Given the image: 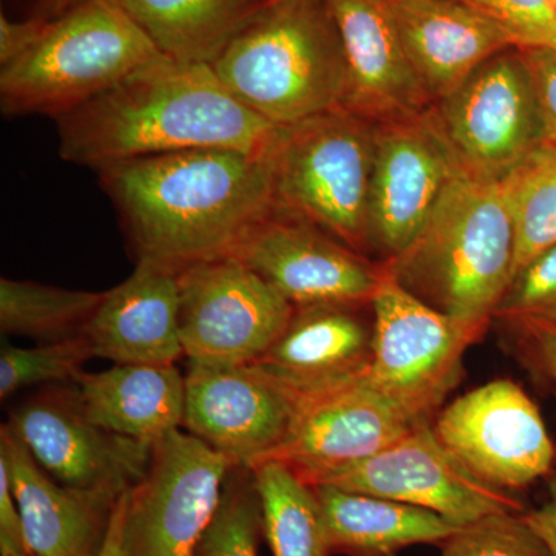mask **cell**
Listing matches in <instances>:
<instances>
[{"label":"cell","instance_id":"6da1fadb","mask_svg":"<svg viewBox=\"0 0 556 556\" xmlns=\"http://www.w3.org/2000/svg\"><path fill=\"white\" fill-rule=\"evenodd\" d=\"M138 260L179 269L229 255L274 211L265 156L200 149L94 170Z\"/></svg>","mask_w":556,"mask_h":556},{"label":"cell","instance_id":"7a4b0ae2","mask_svg":"<svg viewBox=\"0 0 556 556\" xmlns=\"http://www.w3.org/2000/svg\"><path fill=\"white\" fill-rule=\"evenodd\" d=\"M56 123L61 159L93 170L186 150L266 156L280 129L241 104L211 64L163 54Z\"/></svg>","mask_w":556,"mask_h":556},{"label":"cell","instance_id":"3957f363","mask_svg":"<svg viewBox=\"0 0 556 556\" xmlns=\"http://www.w3.org/2000/svg\"><path fill=\"white\" fill-rule=\"evenodd\" d=\"M515 248L501 181L459 172L407 251L383 265L431 308L489 328L514 277Z\"/></svg>","mask_w":556,"mask_h":556},{"label":"cell","instance_id":"277c9868","mask_svg":"<svg viewBox=\"0 0 556 556\" xmlns=\"http://www.w3.org/2000/svg\"><path fill=\"white\" fill-rule=\"evenodd\" d=\"M211 67L241 104L276 126L345 104V54L327 0H270Z\"/></svg>","mask_w":556,"mask_h":556},{"label":"cell","instance_id":"5b68a950","mask_svg":"<svg viewBox=\"0 0 556 556\" xmlns=\"http://www.w3.org/2000/svg\"><path fill=\"white\" fill-rule=\"evenodd\" d=\"M159 56L115 2L84 0L50 21L27 54L0 68L2 112L60 119Z\"/></svg>","mask_w":556,"mask_h":556},{"label":"cell","instance_id":"8992f818","mask_svg":"<svg viewBox=\"0 0 556 556\" xmlns=\"http://www.w3.org/2000/svg\"><path fill=\"white\" fill-rule=\"evenodd\" d=\"M375 135L376 124L345 109L280 126L265 156L274 208L369 257Z\"/></svg>","mask_w":556,"mask_h":556},{"label":"cell","instance_id":"52a82bcc","mask_svg":"<svg viewBox=\"0 0 556 556\" xmlns=\"http://www.w3.org/2000/svg\"><path fill=\"white\" fill-rule=\"evenodd\" d=\"M371 309L372 354L365 379L416 422L430 420L455 390L466 351L486 327L431 308L386 265Z\"/></svg>","mask_w":556,"mask_h":556},{"label":"cell","instance_id":"ba28073f","mask_svg":"<svg viewBox=\"0 0 556 556\" xmlns=\"http://www.w3.org/2000/svg\"><path fill=\"white\" fill-rule=\"evenodd\" d=\"M463 174L503 181L543 144L532 79L518 47L495 54L428 110Z\"/></svg>","mask_w":556,"mask_h":556},{"label":"cell","instance_id":"9c48e42d","mask_svg":"<svg viewBox=\"0 0 556 556\" xmlns=\"http://www.w3.org/2000/svg\"><path fill=\"white\" fill-rule=\"evenodd\" d=\"M177 280L179 339L195 364H255L294 314L287 299L233 255L182 266Z\"/></svg>","mask_w":556,"mask_h":556},{"label":"cell","instance_id":"30bf717a","mask_svg":"<svg viewBox=\"0 0 556 556\" xmlns=\"http://www.w3.org/2000/svg\"><path fill=\"white\" fill-rule=\"evenodd\" d=\"M233 467L185 430L156 442L148 473L129 492L127 556H197Z\"/></svg>","mask_w":556,"mask_h":556},{"label":"cell","instance_id":"8fae6325","mask_svg":"<svg viewBox=\"0 0 556 556\" xmlns=\"http://www.w3.org/2000/svg\"><path fill=\"white\" fill-rule=\"evenodd\" d=\"M316 485L427 508L460 527L526 511L510 492L486 484L460 464L439 441L430 420H420L390 447L331 471L311 486Z\"/></svg>","mask_w":556,"mask_h":556},{"label":"cell","instance_id":"7c38bea8","mask_svg":"<svg viewBox=\"0 0 556 556\" xmlns=\"http://www.w3.org/2000/svg\"><path fill=\"white\" fill-rule=\"evenodd\" d=\"M7 424L60 484L110 503L146 477L155 447L91 422L76 388H46L11 409Z\"/></svg>","mask_w":556,"mask_h":556},{"label":"cell","instance_id":"4fadbf2b","mask_svg":"<svg viewBox=\"0 0 556 556\" xmlns=\"http://www.w3.org/2000/svg\"><path fill=\"white\" fill-rule=\"evenodd\" d=\"M433 430L471 473L506 492L533 484L554 467L556 450L540 408L508 379L455 399Z\"/></svg>","mask_w":556,"mask_h":556},{"label":"cell","instance_id":"5bb4252c","mask_svg":"<svg viewBox=\"0 0 556 556\" xmlns=\"http://www.w3.org/2000/svg\"><path fill=\"white\" fill-rule=\"evenodd\" d=\"M229 255L294 308L371 306L383 269L382 262H371L316 226L276 208L257 219Z\"/></svg>","mask_w":556,"mask_h":556},{"label":"cell","instance_id":"9a60e30c","mask_svg":"<svg viewBox=\"0 0 556 556\" xmlns=\"http://www.w3.org/2000/svg\"><path fill=\"white\" fill-rule=\"evenodd\" d=\"M459 172L428 112L376 124L368 236L382 263L407 251Z\"/></svg>","mask_w":556,"mask_h":556},{"label":"cell","instance_id":"2e32d148","mask_svg":"<svg viewBox=\"0 0 556 556\" xmlns=\"http://www.w3.org/2000/svg\"><path fill=\"white\" fill-rule=\"evenodd\" d=\"M182 430L236 467L269 460L287 437L295 396L257 365L212 367L189 362Z\"/></svg>","mask_w":556,"mask_h":556},{"label":"cell","instance_id":"e0dca14e","mask_svg":"<svg viewBox=\"0 0 556 556\" xmlns=\"http://www.w3.org/2000/svg\"><path fill=\"white\" fill-rule=\"evenodd\" d=\"M416 424L369 386L364 376L295 396L287 437L269 460L285 464L313 485L331 471L390 447Z\"/></svg>","mask_w":556,"mask_h":556},{"label":"cell","instance_id":"ac0fdd59","mask_svg":"<svg viewBox=\"0 0 556 556\" xmlns=\"http://www.w3.org/2000/svg\"><path fill=\"white\" fill-rule=\"evenodd\" d=\"M346 64L343 109L372 124L417 118L433 105L387 0H327Z\"/></svg>","mask_w":556,"mask_h":556},{"label":"cell","instance_id":"d6986e66","mask_svg":"<svg viewBox=\"0 0 556 556\" xmlns=\"http://www.w3.org/2000/svg\"><path fill=\"white\" fill-rule=\"evenodd\" d=\"M178 306L177 269L138 260L126 280L104 292L83 334L94 358L115 365H177L186 357Z\"/></svg>","mask_w":556,"mask_h":556},{"label":"cell","instance_id":"ffe728a7","mask_svg":"<svg viewBox=\"0 0 556 556\" xmlns=\"http://www.w3.org/2000/svg\"><path fill=\"white\" fill-rule=\"evenodd\" d=\"M367 306L295 308L288 327L255 364L294 396L318 393L367 375L372 321Z\"/></svg>","mask_w":556,"mask_h":556},{"label":"cell","instance_id":"44dd1931","mask_svg":"<svg viewBox=\"0 0 556 556\" xmlns=\"http://www.w3.org/2000/svg\"><path fill=\"white\" fill-rule=\"evenodd\" d=\"M428 97L444 100L486 60L511 49L503 27L457 0H387Z\"/></svg>","mask_w":556,"mask_h":556},{"label":"cell","instance_id":"7402d4cb","mask_svg":"<svg viewBox=\"0 0 556 556\" xmlns=\"http://www.w3.org/2000/svg\"><path fill=\"white\" fill-rule=\"evenodd\" d=\"M0 464L9 471L20 506L27 555H98L116 503L60 484L9 424L0 427Z\"/></svg>","mask_w":556,"mask_h":556},{"label":"cell","instance_id":"603a6c76","mask_svg":"<svg viewBox=\"0 0 556 556\" xmlns=\"http://www.w3.org/2000/svg\"><path fill=\"white\" fill-rule=\"evenodd\" d=\"M75 386L83 412L110 433L155 445L182 428L186 376L177 365H113L80 372Z\"/></svg>","mask_w":556,"mask_h":556},{"label":"cell","instance_id":"cb8c5ba5","mask_svg":"<svg viewBox=\"0 0 556 556\" xmlns=\"http://www.w3.org/2000/svg\"><path fill=\"white\" fill-rule=\"evenodd\" d=\"M329 554L396 556L415 544H438L460 526L434 511L332 485H316Z\"/></svg>","mask_w":556,"mask_h":556},{"label":"cell","instance_id":"d4e9b609","mask_svg":"<svg viewBox=\"0 0 556 556\" xmlns=\"http://www.w3.org/2000/svg\"><path fill=\"white\" fill-rule=\"evenodd\" d=\"M163 56L212 64L270 0H112Z\"/></svg>","mask_w":556,"mask_h":556},{"label":"cell","instance_id":"484cf974","mask_svg":"<svg viewBox=\"0 0 556 556\" xmlns=\"http://www.w3.org/2000/svg\"><path fill=\"white\" fill-rule=\"evenodd\" d=\"M263 535L274 556H331L314 486L277 460L252 468Z\"/></svg>","mask_w":556,"mask_h":556},{"label":"cell","instance_id":"4316f807","mask_svg":"<svg viewBox=\"0 0 556 556\" xmlns=\"http://www.w3.org/2000/svg\"><path fill=\"white\" fill-rule=\"evenodd\" d=\"M104 292L75 291L31 280L0 278V329L39 342L83 334Z\"/></svg>","mask_w":556,"mask_h":556},{"label":"cell","instance_id":"83f0119b","mask_svg":"<svg viewBox=\"0 0 556 556\" xmlns=\"http://www.w3.org/2000/svg\"><path fill=\"white\" fill-rule=\"evenodd\" d=\"M501 186L514 219L515 277L556 244V148L541 144Z\"/></svg>","mask_w":556,"mask_h":556},{"label":"cell","instance_id":"f1b7e54d","mask_svg":"<svg viewBox=\"0 0 556 556\" xmlns=\"http://www.w3.org/2000/svg\"><path fill=\"white\" fill-rule=\"evenodd\" d=\"M260 535H263L262 507L252 471L233 467L197 556H257Z\"/></svg>","mask_w":556,"mask_h":556},{"label":"cell","instance_id":"f546056e","mask_svg":"<svg viewBox=\"0 0 556 556\" xmlns=\"http://www.w3.org/2000/svg\"><path fill=\"white\" fill-rule=\"evenodd\" d=\"M93 357L89 340L80 334L31 348L3 345L0 351V399L27 388L64 383L78 378Z\"/></svg>","mask_w":556,"mask_h":556},{"label":"cell","instance_id":"4dcf8cb0","mask_svg":"<svg viewBox=\"0 0 556 556\" xmlns=\"http://www.w3.org/2000/svg\"><path fill=\"white\" fill-rule=\"evenodd\" d=\"M522 515H493L460 527L441 544L442 556H552Z\"/></svg>","mask_w":556,"mask_h":556},{"label":"cell","instance_id":"1f68e13d","mask_svg":"<svg viewBox=\"0 0 556 556\" xmlns=\"http://www.w3.org/2000/svg\"><path fill=\"white\" fill-rule=\"evenodd\" d=\"M495 317L515 325L529 320L556 324V244L515 274Z\"/></svg>","mask_w":556,"mask_h":556},{"label":"cell","instance_id":"d6a6232c","mask_svg":"<svg viewBox=\"0 0 556 556\" xmlns=\"http://www.w3.org/2000/svg\"><path fill=\"white\" fill-rule=\"evenodd\" d=\"M503 27L518 49L556 50L554 0H457Z\"/></svg>","mask_w":556,"mask_h":556},{"label":"cell","instance_id":"836d02e7","mask_svg":"<svg viewBox=\"0 0 556 556\" xmlns=\"http://www.w3.org/2000/svg\"><path fill=\"white\" fill-rule=\"evenodd\" d=\"M532 79L543 144L556 148V50L519 49Z\"/></svg>","mask_w":556,"mask_h":556},{"label":"cell","instance_id":"e575fe53","mask_svg":"<svg viewBox=\"0 0 556 556\" xmlns=\"http://www.w3.org/2000/svg\"><path fill=\"white\" fill-rule=\"evenodd\" d=\"M50 21L21 17L13 20L5 11L0 14V67L20 60L38 43Z\"/></svg>","mask_w":556,"mask_h":556},{"label":"cell","instance_id":"d590c367","mask_svg":"<svg viewBox=\"0 0 556 556\" xmlns=\"http://www.w3.org/2000/svg\"><path fill=\"white\" fill-rule=\"evenodd\" d=\"M0 555H27L20 506L3 464H0Z\"/></svg>","mask_w":556,"mask_h":556},{"label":"cell","instance_id":"8d00e7d4","mask_svg":"<svg viewBox=\"0 0 556 556\" xmlns=\"http://www.w3.org/2000/svg\"><path fill=\"white\" fill-rule=\"evenodd\" d=\"M517 325L532 346L541 368L556 383V324L529 320Z\"/></svg>","mask_w":556,"mask_h":556},{"label":"cell","instance_id":"74e56055","mask_svg":"<svg viewBox=\"0 0 556 556\" xmlns=\"http://www.w3.org/2000/svg\"><path fill=\"white\" fill-rule=\"evenodd\" d=\"M527 525L532 527L541 540L546 544L552 556H556V477L548 486V500L535 510L525 511Z\"/></svg>","mask_w":556,"mask_h":556},{"label":"cell","instance_id":"f35d334b","mask_svg":"<svg viewBox=\"0 0 556 556\" xmlns=\"http://www.w3.org/2000/svg\"><path fill=\"white\" fill-rule=\"evenodd\" d=\"M129 492L119 497L110 515L108 532L97 556H127L126 519Z\"/></svg>","mask_w":556,"mask_h":556},{"label":"cell","instance_id":"ab89813d","mask_svg":"<svg viewBox=\"0 0 556 556\" xmlns=\"http://www.w3.org/2000/svg\"><path fill=\"white\" fill-rule=\"evenodd\" d=\"M24 16L33 20L53 21L84 0H17Z\"/></svg>","mask_w":556,"mask_h":556},{"label":"cell","instance_id":"60d3db41","mask_svg":"<svg viewBox=\"0 0 556 556\" xmlns=\"http://www.w3.org/2000/svg\"><path fill=\"white\" fill-rule=\"evenodd\" d=\"M17 556H30V555H17Z\"/></svg>","mask_w":556,"mask_h":556},{"label":"cell","instance_id":"b9f144b4","mask_svg":"<svg viewBox=\"0 0 556 556\" xmlns=\"http://www.w3.org/2000/svg\"><path fill=\"white\" fill-rule=\"evenodd\" d=\"M554 2H555V5H556V0H554Z\"/></svg>","mask_w":556,"mask_h":556}]
</instances>
